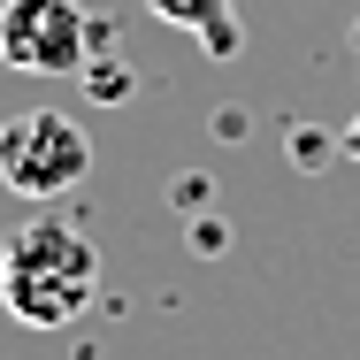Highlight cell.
I'll use <instances>...</instances> for the list:
<instances>
[{"label":"cell","instance_id":"cell-1","mask_svg":"<svg viewBox=\"0 0 360 360\" xmlns=\"http://www.w3.org/2000/svg\"><path fill=\"white\" fill-rule=\"evenodd\" d=\"M100 299V245L62 215H31L0 238V307L23 330H70Z\"/></svg>","mask_w":360,"mask_h":360},{"label":"cell","instance_id":"cell-2","mask_svg":"<svg viewBox=\"0 0 360 360\" xmlns=\"http://www.w3.org/2000/svg\"><path fill=\"white\" fill-rule=\"evenodd\" d=\"M92 169V139L62 108H23L0 123V184L15 200H70Z\"/></svg>","mask_w":360,"mask_h":360},{"label":"cell","instance_id":"cell-3","mask_svg":"<svg viewBox=\"0 0 360 360\" xmlns=\"http://www.w3.org/2000/svg\"><path fill=\"white\" fill-rule=\"evenodd\" d=\"M92 23L77 0H0V62L31 77H77Z\"/></svg>","mask_w":360,"mask_h":360},{"label":"cell","instance_id":"cell-4","mask_svg":"<svg viewBox=\"0 0 360 360\" xmlns=\"http://www.w3.org/2000/svg\"><path fill=\"white\" fill-rule=\"evenodd\" d=\"M161 23H176V31H192L215 62H230L238 46H245V31H238V8L230 0H146Z\"/></svg>","mask_w":360,"mask_h":360},{"label":"cell","instance_id":"cell-5","mask_svg":"<svg viewBox=\"0 0 360 360\" xmlns=\"http://www.w3.org/2000/svg\"><path fill=\"white\" fill-rule=\"evenodd\" d=\"M84 84H92L100 100H123V92H131V84H123V62H108V54H100V62H84Z\"/></svg>","mask_w":360,"mask_h":360},{"label":"cell","instance_id":"cell-6","mask_svg":"<svg viewBox=\"0 0 360 360\" xmlns=\"http://www.w3.org/2000/svg\"><path fill=\"white\" fill-rule=\"evenodd\" d=\"M338 146H345V153H353V161H360V115H353V123H345V139H338Z\"/></svg>","mask_w":360,"mask_h":360}]
</instances>
